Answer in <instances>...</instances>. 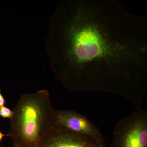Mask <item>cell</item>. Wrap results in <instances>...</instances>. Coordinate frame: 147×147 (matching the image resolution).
Instances as JSON below:
<instances>
[{"instance_id": "4", "label": "cell", "mask_w": 147, "mask_h": 147, "mask_svg": "<svg viewBox=\"0 0 147 147\" xmlns=\"http://www.w3.org/2000/svg\"><path fill=\"white\" fill-rule=\"evenodd\" d=\"M55 125L90 138L105 147V138L100 129L86 116L74 110H56Z\"/></svg>"}, {"instance_id": "2", "label": "cell", "mask_w": 147, "mask_h": 147, "mask_svg": "<svg viewBox=\"0 0 147 147\" xmlns=\"http://www.w3.org/2000/svg\"><path fill=\"white\" fill-rule=\"evenodd\" d=\"M13 111L8 134L18 147H38L55 125L56 110L47 90L22 94Z\"/></svg>"}, {"instance_id": "3", "label": "cell", "mask_w": 147, "mask_h": 147, "mask_svg": "<svg viewBox=\"0 0 147 147\" xmlns=\"http://www.w3.org/2000/svg\"><path fill=\"white\" fill-rule=\"evenodd\" d=\"M111 147H147V112L142 107L118 122Z\"/></svg>"}, {"instance_id": "6", "label": "cell", "mask_w": 147, "mask_h": 147, "mask_svg": "<svg viewBox=\"0 0 147 147\" xmlns=\"http://www.w3.org/2000/svg\"><path fill=\"white\" fill-rule=\"evenodd\" d=\"M13 115V110L5 106L0 107V117L4 119H11Z\"/></svg>"}, {"instance_id": "7", "label": "cell", "mask_w": 147, "mask_h": 147, "mask_svg": "<svg viewBox=\"0 0 147 147\" xmlns=\"http://www.w3.org/2000/svg\"><path fill=\"white\" fill-rule=\"evenodd\" d=\"M6 101L3 96L2 94L1 90L0 89V107L5 106Z\"/></svg>"}, {"instance_id": "1", "label": "cell", "mask_w": 147, "mask_h": 147, "mask_svg": "<svg viewBox=\"0 0 147 147\" xmlns=\"http://www.w3.org/2000/svg\"><path fill=\"white\" fill-rule=\"evenodd\" d=\"M45 49L69 91L110 92L140 108L147 89V19L116 0H65L50 18Z\"/></svg>"}, {"instance_id": "9", "label": "cell", "mask_w": 147, "mask_h": 147, "mask_svg": "<svg viewBox=\"0 0 147 147\" xmlns=\"http://www.w3.org/2000/svg\"><path fill=\"white\" fill-rule=\"evenodd\" d=\"M0 147H3L1 146H0ZM13 147H18V146H16V145H13Z\"/></svg>"}, {"instance_id": "8", "label": "cell", "mask_w": 147, "mask_h": 147, "mask_svg": "<svg viewBox=\"0 0 147 147\" xmlns=\"http://www.w3.org/2000/svg\"><path fill=\"white\" fill-rule=\"evenodd\" d=\"M6 136H9V134H4L1 131H0V142H1L2 140L3 139L4 137H6Z\"/></svg>"}, {"instance_id": "5", "label": "cell", "mask_w": 147, "mask_h": 147, "mask_svg": "<svg viewBox=\"0 0 147 147\" xmlns=\"http://www.w3.org/2000/svg\"><path fill=\"white\" fill-rule=\"evenodd\" d=\"M38 147H105L88 137L55 125L42 139Z\"/></svg>"}]
</instances>
